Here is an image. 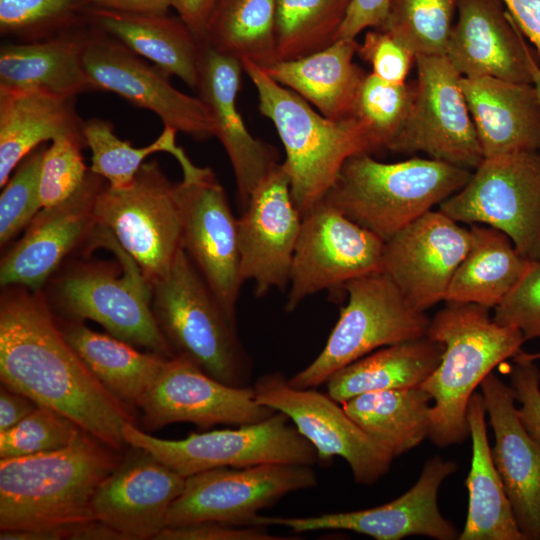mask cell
<instances>
[{
    "label": "cell",
    "instance_id": "obj_1",
    "mask_svg": "<svg viewBox=\"0 0 540 540\" xmlns=\"http://www.w3.org/2000/svg\"><path fill=\"white\" fill-rule=\"evenodd\" d=\"M0 380L121 451L133 407L116 398L65 339L41 291L1 287Z\"/></svg>",
    "mask_w": 540,
    "mask_h": 540
},
{
    "label": "cell",
    "instance_id": "obj_2",
    "mask_svg": "<svg viewBox=\"0 0 540 540\" xmlns=\"http://www.w3.org/2000/svg\"><path fill=\"white\" fill-rule=\"evenodd\" d=\"M122 457L82 429L62 449L0 459V531L61 530L71 539L95 520V492Z\"/></svg>",
    "mask_w": 540,
    "mask_h": 540
},
{
    "label": "cell",
    "instance_id": "obj_3",
    "mask_svg": "<svg viewBox=\"0 0 540 540\" xmlns=\"http://www.w3.org/2000/svg\"><path fill=\"white\" fill-rule=\"evenodd\" d=\"M488 307L447 302L437 312L427 335L444 345L438 367L421 385L431 396L429 437L440 447L469 435L468 404L475 389L501 362L515 357L526 341L516 328L497 323Z\"/></svg>",
    "mask_w": 540,
    "mask_h": 540
},
{
    "label": "cell",
    "instance_id": "obj_4",
    "mask_svg": "<svg viewBox=\"0 0 540 540\" xmlns=\"http://www.w3.org/2000/svg\"><path fill=\"white\" fill-rule=\"evenodd\" d=\"M98 229L94 246L109 249L119 265L99 260L64 263L41 291L49 307L58 317L93 320L116 338L173 358L152 312L151 283L112 233L103 226Z\"/></svg>",
    "mask_w": 540,
    "mask_h": 540
},
{
    "label": "cell",
    "instance_id": "obj_5",
    "mask_svg": "<svg viewBox=\"0 0 540 540\" xmlns=\"http://www.w3.org/2000/svg\"><path fill=\"white\" fill-rule=\"evenodd\" d=\"M241 63L257 91L260 113L273 123L284 147L282 164L303 217L324 200L348 158L374 151L369 134L355 116L329 119L261 67Z\"/></svg>",
    "mask_w": 540,
    "mask_h": 540
},
{
    "label": "cell",
    "instance_id": "obj_6",
    "mask_svg": "<svg viewBox=\"0 0 540 540\" xmlns=\"http://www.w3.org/2000/svg\"><path fill=\"white\" fill-rule=\"evenodd\" d=\"M469 169L431 158L380 162L351 156L324 201L384 242L468 182Z\"/></svg>",
    "mask_w": 540,
    "mask_h": 540
},
{
    "label": "cell",
    "instance_id": "obj_7",
    "mask_svg": "<svg viewBox=\"0 0 540 540\" xmlns=\"http://www.w3.org/2000/svg\"><path fill=\"white\" fill-rule=\"evenodd\" d=\"M151 308L175 356L215 379L248 386L252 361L234 325L183 247L170 270L151 283Z\"/></svg>",
    "mask_w": 540,
    "mask_h": 540
},
{
    "label": "cell",
    "instance_id": "obj_8",
    "mask_svg": "<svg viewBox=\"0 0 540 540\" xmlns=\"http://www.w3.org/2000/svg\"><path fill=\"white\" fill-rule=\"evenodd\" d=\"M345 307L320 354L288 379L295 388H316L337 370L385 346L427 334L430 318L415 308L382 272L344 285Z\"/></svg>",
    "mask_w": 540,
    "mask_h": 540
},
{
    "label": "cell",
    "instance_id": "obj_9",
    "mask_svg": "<svg viewBox=\"0 0 540 540\" xmlns=\"http://www.w3.org/2000/svg\"><path fill=\"white\" fill-rule=\"evenodd\" d=\"M128 446L142 448L185 478L203 471L243 468L267 463L312 466L318 463L313 445L281 412L236 429L191 433L178 440L161 439L125 424Z\"/></svg>",
    "mask_w": 540,
    "mask_h": 540
},
{
    "label": "cell",
    "instance_id": "obj_10",
    "mask_svg": "<svg viewBox=\"0 0 540 540\" xmlns=\"http://www.w3.org/2000/svg\"><path fill=\"white\" fill-rule=\"evenodd\" d=\"M439 210L500 230L522 256L540 261V151L484 158Z\"/></svg>",
    "mask_w": 540,
    "mask_h": 540
},
{
    "label": "cell",
    "instance_id": "obj_11",
    "mask_svg": "<svg viewBox=\"0 0 540 540\" xmlns=\"http://www.w3.org/2000/svg\"><path fill=\"white\" fill-rule=\"evenodd\" d=\"M95 212L150 283L168 273L182 248L181 221L175 184L156 160L143 163L126 187L107 183Z\"/></svg>",
    "mask_w": 540,
    "mask_h": 540
},
{
    "label": "cell",
    "instance_id": "obj_12",
    "mask_svg": "<svg viewBox=\"0 0 540 540\" xmlns=\"http://www.w3.org/2000/svg\"><path fill=\"white\" fill-rule=\"evenodd\" d=\"M417 83L408 117L387 149L423 152L466 169L484 159L461 88V75L445 56H415Z\"/></svg>",
    "mask_w": 540,
    "mask_h": 540
},
{
    "label": "cell",
    "instance_id": "obj_13",
    "mask_svg": "<svg viewBox=\"0 0 540 540\" xmlns=\"http://www.w3.org/2000/svg\"><path fill=\"white\" fill-rule=\"evenodd\" d=\"M317 483L308 465L267 463L203 471L186 477L182 493L168 511L166 527L200 522L253 525L259 510Z\"/></svg>",
    "mask_w": 540,
    "mask_h": 540
},
{
    "label": "cell",
    "instance_id": "obj_14",
    "mask_svg": "<svg viewBox=\"0 0 540 540\" xmlns=\"http://www.w3.org/2000/svg\"><path fill=\"white\" fill-rule=\"evenodd\" d=\"M384 241L324 200L302 217L285 310L323 290L381 272Z\"/></svg>",
    "mask_w": 540,
    "mask_h": 540
},
{
    "label": "cell",
    "instance_id": "obj_15",
    "mask_svg": "<svg viewBox=\"0 0 540 540\" xmlns=\"http://www.w3.org/2000/svg\"><path fill=\"white\" fill-rule=\"evenodd\" d=\"M182 247L229 320L237 326V303L244 282L237 219L223 186L210 168L175 184Z\"/></svg>",
    "mask_w": 540,
    "mask_h": 540
},
{
    "label": "cell",
    "instance_id": "obj_16",
    "mask_svg": "<svg viewBox=\"0 0 540 540\" xmlns=\"http://www.w3.org/2000/svg\"><path fill=\"white\" fill-rule=\"evenodd\" d=\"M257 401L285 414L315 448L318 463L342 457L354 480L371 485L394 459L346 413L340 403L315 388H295L280 372L261 376L252 386Z\"/></svg>",
    "mask_w": 540,
    "mask_h": 540
},
{
    "label": "cell",
    "instance_id": "obj_17",
    "mask_svg": "<svg viewBox=\"0 0 540 540\" xmlns=\"http://www.w3.org/2000/svg\"><path fill=\"white\" fill-rule=\"evenodd\" d=\"M88 24V23H87ZM83 61L97 90L113 92L156 114L164 126L197 140L215 136V121L199 98L176 89L169 75L88 24Z\"/></svg>",
    "mask_w": 540,
    "mask_h": 540
},
{
    "label": "cell",
    "instance_id": "obj_18",
    "mask_svg": "<svg viewBox=\"0 0 540 540\" xmlns=\"http://www.w3.org/2000/svg\"><path fill=\"white\" fill-rule=\"evenodd\" d=\"M137 407L146 430L178 422L203 429L218 424L241 426L276 412L257 401L253 387L225 384L181 356L166 361Z\"/></svg>",
    "mask_w": 540,
    "mask_h": 540
},
{
    "label": "cell",
    "instance_id": "obj_19",
    "mask_svg": "<svg viewBox=\"0 0 540 540\" xmlns=\"http://www.w3.org/2000/svg\"><path fill=\"white\" fill-rule=\"evenodd\" d=\"M106 185L105 179L89 170L73 195L42 208L22 237L3 255L1 287L16 285L42 291L69 256L83 247L89 251V242L98 226L96 201Z\"/></svg>",
    "mask_w": 540,
    "mask_h": 540
},
{
    "label": "cell",
    "instance_id": "obj_20",
    "mask_svg": "<svg viewBox=\"0 0 540 540\" xmlns=\"http://www.w3.org/2000/svg\"><path fill=\"white\" fill-rule=\"evenodd\" d=\"M456 470L455 462L435 456L426 462L414 486L389 503L365 510L313 517L258 515L253 525L284 526L295 533L348 530L377 540H399L415 535L437 540L458 539L456 528L441 515L437 504L441 484Z\"/></svg>",
    "mask_w": 540,
    "mask_h": 540
},
{
    "label": "cell",
    "instance_id": "obj_21",
    "mask_svg": "<svg viewBox=\"0 0 540 540\" xmlns=\"http://www.w3.org/2000/svg\"><path fill=\"white\" fill-rule=\"evenodd\" d=\"M301 225L288 173L279 163L252 191L237 219L241 275L254 282L257 297L289 285Z\"/></svg>",
    "mask_w": 540,
    "mask_h": 540
},
{
    "label": "cell",
    "instance_id": "obj_22",
    "mask_svg": "<svg viewBox=\"0 0 540 540\" xmlns=\"http://www.w3.org/2000/svg\"><path fill=\"white\" fill-rule=\"evenodd\" d=\"M470 244V230L442 211H428L384 242L382 269L417 309L445 301Z\"/></svg>",
    "mask_w": 540,
    "mask_h": 540
},
{
    "label": "cell",
    "instance_id": "obj_23",
    "mask_svg": "<svg viewBox=\"0 0 540 540\" xmlns=\"http://www.w3.org/2000/svg\"><path fill=\"white\" fill-rule=\"evenodd\" d=\"M130 448L98 486L93 515L126 540H155L166 527L168 511L186 478L148 451Z\"/></svg>",
    "mask_w": 540,
    "mask_h": 540
},
{
    "label": "cell",
    "instance_id": "obj_24",
    "mask_svg": "<svg viewBox=\"0 0 540 540\" xmlns=\"http://www.w3.org/2000/svg\"><path fill=\"white\" fill-rule=\"evenodd\" d=\"M445 57L462 77L532 83L531 53L501 0H460Z\"/></svg>",
    "mask_w": 540,
    "mask_h": 540
},
{
    "label": "cell",
    "instance_id": "obj_25",
    "mask_svg": "<svg viewBox=\"0 0 540 540\" xmlns=\"http://www.w3.org/2000/svg\"><path fill=\"white\" fill-rule=\"evenodd\" d=\"M242 63L202 41L198 97L209 107L218 138L230 160L240 207L244 209L259 182L279 163L276 149L255 138L237 108Z\"/></svg>",
    "mask_w": 540,
    "mask_h": 540
},
{
    "label": "cell",
    "instance_id": "obj_26",
    "mask_svg": "<svg viewBox=\"0 0 540 540\" xmlns=\"http://www.w3.org/2000/svg\"><path fill=\"white\" fill-rule=\"evenodd\" d=\"M494 432L492 458L525 539L540 540V442L522 423L510 385L492 372L480 384Z\"/></svg>",
    "mask_w": 540,
    "mask_h": 540
},
{
    "label": "cell",
    "instance_id": "obj_27",
    "mask_svg": "<svg viewBox=\"0 0 540 540\" xmlns=\"http://www.w3.org/2000/svg\"><path fill=\"white\" fill-rule=\"evenodd\" d=\"M483 157L540 151V103L532 83L461 77Z\"/></svg>",
    "mask_w": 540,
    "mask_h": 540
},
{
    "label": "cell",
    "instance_id": "obj_28",
    "mask_svg": "<svg viewBox=\"0 0 540 540\" xmlns=\"http://www.w3.org/2000/svg\"><path fill=\"white\" fill-rule=\"evenodd\" d=\"M88 24L51 38L5 42L0 47V88L36 89L64 98L96 91L83 61Z\"/></svg>",
    "mask_w": 540,
    "mask_h": 540
},
{
    "label": "cell",
    "instance_id": "obj_29",
    "mask_svg": "<svg viewBox=\"0 0 540 540\" xmlns=\"http://www.w3.org/2000/svg\"><path fill=\"white\" fill-rule=\"evenodd\" d=\"M86 22L197 90L202 41L178 17L89 6Z\"/></svg>",
    "mask_w": 540,
    "mask_h": 540
},
{
    "label": "cell",
    "instance_id": "obj_30",
    "mask_svg": "<svg viewBox=\"0 0 540 540\" xmlns=\"http://www.w3.org/2000/svg\"><path fill=\"white\" fill-rule=\"evenodd\" d=\"M76 98L36 89L0 88V186L43 142L59 137L84 140Z\"/></svg>",
    "mask_w": 540,
    "mask_h": 540
},
{
    "label": "cell",
    "instance_id": "obj_31",
    "mask_svg": "<svg viewBox=\"0 0 540 540\" xmlns=\"http://www.w3.org/2000/svg\"><path fill=\"white\" fill-rule=\"evenodd\" d=\"M357 48L356 39H338L321 51L295 60L278 61L264 70L323 116L342 120L353 116L366 74L353 62Z\"/></svg>",
    "mask_w": 540,
    "mask_h": 540
},
{
    "label": "cell",
    "instance_id": "obj_32",
    "mask_svg": "<svg viewBox=\"0 0 540 540\" xmlns=\"http://www.w3.org/2000/svg\"><path fill=\"white\" fill-rule=\"evenodd\" d=\"M486 406L482 393H474L467 420L472 438V461L465 481L468 513L460 540H526L496 469L486 430Z\"/></svg>",
    "mask_w": 540,
    "mask_h": 540
},
{
    "label": "cell",
    "instance_id": "obj_33",
    "mask_svg": "<svg viewBox=\"0 0 540 540\" xmlns=\"http://www.w3.org/2000/svg\"><path fill=\"white\" fill-rule=\"evenodd\" d=\"M444 345L427 334L379 348L334 372L327 394L340 404L361 394L421 386L440 364Z\"/></svg>",
    "mask_w": 540,
    "mask_h": 540
},
{
    "label": "cell",
    "instance_id": "obj_34",
    "mask_svg": "<svg viewBox=\"0 0 540 540\" xmlns=\"http://www.w3.org/2000/svg\"><path fill=\"white\" fill-rule=\"evenodd\" d=\"M55 317L65 339L95 377L131 407L137 406L169 359L140 352L130 343L90 329L84 321Z\"/></svg>",
    "mask_w": 540,
    "mask_h": 540
},
{
    "label": "cell",
    "instance_id": "obj_35",
    "mask_svg": "<svg viewBox=\"0 0 540 540\" xmlns=\"http://www.w3.org/2000/svg\"><path fill=\"white\" fill-rule=\"evenodd\" d=\"M468 251L449 284L445 301L495 308L518 284L531 261L510 238L487 225L472 224Z\"/></svg>",
    "mask_w": 540,
    "mask_h": 540
},
{
    "label": "cell",
    "instance_id": "obj_36",
    "mask_svg": "<svg viewBox=\"0 0 540 540\" xmlns=\"http://www.w3.org/2000/svg\"><path fill=\"white\" fill-rule=\"evenodd\" d=\"M430 394L417 386L369 392L342 406L346 413L393 458L429 437Z\"/></svg>",
    "mask_w": 540,
    "mask_h": 540
},
{
    "label": "cell",
    "instance_id": "obj_37",
    "mask_svg": "<svg viewBox=\"0 0 540 540\" xmlns=\"http://www.w3.org/2000/svg\"><path fill=\"white\" fill-rule=\"evenodd\" d=\"M277 0H218L203 41L217 51L267 69L278 62Z\"/></svg>",
    "mask_w": 540,
    "mask_h": 540
},
{
    "label": "cell",
    "instance_id": "obj_38",
    "mask_svg": "<svg viewBox=\"0 0 540 540\" xmlns=\"http://www.w3.org/2000/svg\"><path fill=\"white\" fill-rule=\"evenodd\" d=\"M177 131L164 126L161 134L149 145L134 147L130 141L119 138L110 121L90 118L83 123L85 144L91 150L89 170L105 179L113 188L130 185L145 159L157 152L172 154L180 163L182 171L191 168L184 150L176 144Z\"/></svg>",
    "mask_w": 540,
    "mask_h": 540
},
{
    "label": "cell",
    "instance_id": "obj_39",
    "mask_svg": "<svg viewBox=\"0 0 540 540\" xmlns=\"http://www.w3.org/2000/svg\"><path fill=\"white\" fill-rule=\"evenodd\" d=\"M348 3L349 0H277L278 61L316 53L337 41Z\"/></svg>",
    "mask_w": 540,
    "mask_h": 540
},
{
    "label": "cell",
    "instance_id": "obj_40",
    "mask_svg": "<svg viewBox=\"0 0 540 540\" xmlns=\"http://www.w3.org/2000/svg\"><path fill=\"white\" fill-rule=\"evenodd\" d=\"M460 0H391L381 29L415 56H445Z\"/></svg>",
    "mask_w": 540,
    "mask_h": 540
},
{
    "label": "cell",
    "instance_id": "obj_41",
    "mask_svg": "<svg viewBox=\"0 0 540 540\" xmlns=\"http://www.w3.org/2000/svg\"><path fill=\"white\" fill-rule=\"evenodd\" d=\"M88 0H0V34L13 42L39 41L86 22Z\"/></svg>",
    "mask_w": 540,
    "mask_h": 540
},
{
    "label": "cell",
    "instance_id": "obj_42",
    "mask_svg": "<svg viewBox=\"0 0 540 540\" xmlns=\"http://www.w3.org/2000/svg\"><path fill=\"white\" fill-rule=\"evenodd\" d=\"M414 86L390 83L372 72L365 74L353 116L366 128L374 151L388 148L402 129L413 102Z\"/></svg>",
    "mask_w": 540,
    "mask_h": 540
},
{
    "label": "cell",
    "instance_id": "obj_43",
    "mask_svg": "<svg viewBox=\"0 0 540 540\" xmlns=\"http://www.w3.org/2000/svg\"><path fill=\"white\" fill-rule=\"evenodd\" d=\"M81 430L78 424L65 415L38 405L15 426L0 432V459L62 449Z\"/></svg>",
    "mask_w": 540,
    "mask_h": 540
},
{
    "label": "cell",
    "instance_id": "obj_44",
    "mask_svg": "<svg viewBox=\"0 0 540 540\" xmlns=\"http://www.w3.org/2000/svg\"><path fill=\"white\" fill-rule=\"evenodd\" d=\"M46 147L39 146L16 167L0 196V244L5 246L42 209L40 173Z\"/></svg>",
    "mask_w": 540,
    "mask_h": 540
},
{
    "label": "cell",
    "instance_id": "obj_45",
    "mask_svg": "<svg viewBox=\"0 0 540 540\" xmlns=\"http://www.w3.org/2000/svg\"><path fill=\"white\" fill-rule=\"evenodd\" d=\"M83 146V140L59 137L46 147L40 173L42 208L63 202L84 182L89 168L81 153Z\"/></svg>",
    "mask_w": 540,
    "mask_h": 540
},
{
    "label": "cell",
    "instance_id": "obj_46",
    "mask_svg": "<svg viewBox=\"0 0 540 540\" xmlns=\"http://www.w3.org/2000/svg\"><path fill=\"white\" fill-rule=\"evenodd\" d=\"M494 310L497 323L518 329L526 341L540 338V261H531L518 284Z\"/></svg>",
    "mask_w": 540,
    "mask_h": 540
},
{
    "label": "cell",
    "instance_id": "obj_47",
    "mask_svg": "<svg viewBox=\"0 0 540 540\" xmlns=\"http://www.w3.org/2000/svg\"><path fill=\"white\" fill-rule=\"evenodd\" d=\"M357 54L371 66L374 75L396 84L406 82L415 61V55L404 44L381 28L365 34L362 43H358Z\"/></svg>",
    "mask_w": 540,
    "mask_h": 540
},
{
    "label": "cell",
    "instance_id": "obj_48",
    "mask_svg": "<svg viewBox=\"0 0 540 540\" xmlns=\"http://www.w3.org/2000/svg\"><path fill=\"white\" fill-rule=\"evenodd\" d=\"M513 360L510 386L520 403L518 414L528 432L540 442V369L534 361L519 356Z\"/></svg>",
    "mask_w": 540,
    "mask_h": 540
},
{
    "label": "cell",
    "instance_id": "obj_49",
    "mask_svg": "<svg viewBox=\"0 0 540 540\" xmlns=\"http://www.w3.org/2000/svg\"><path fill=\"white\" fill-rule=\"evenodd\" d=\"M292 540L270 533L266 526L200 522L164 528L155 540Z\"/></svg>",
    "mask_w": 540,
    "mask_h": 540
},
{
    "label": "cell",
    "instance_id": "obj_50",
    "mask_svg": "<svg viewBox=\"0 0 540 540\" xmlns=\"http://www.w3.org/2000/svg\"><path fill=\"white\" fill-rule=\"evenodd\" d=\"M391 0H349L338 39H356L367 28H380L388 15Z\"/></svg>",
    "mask_w": 540,
    "mask_h": 540
},
{
    "label": "cell",
    "instance_id": "obj_51",
    "mask_svg": "<svg viewBox=\"0 0 540 540\" xmlns=\"http://www.w3.org/2000/svg\"><path fill=\"white\" fill-rule=\"evenodd\" d=\"M525 38L540 56V0H501Z\"/></svg>",
    "mask_w": 540,
    "mask_h": 540
},
{
    "label": "cell",
    "instance_id": "obj_52",
    "mask_svg": "<svg viewBox=\"0 0 540 540\" xmlns=\"http://www.w3.org/2000/svg\"><path fill=\"white\" fill-rule=\"evenodd\" d=\"M37 406L38 405L26 395L1 384L0 432L15 426Z\"/></svg>",
    "mask_w": 540,
    "mask_h": 540
},
{
    "label": "cell",
    "instance_id": "obj_53",
    "mask_svg": "<svg viewBox=\"0 0 540 540\" xmlns=\"http://www.w3.org/2000/svg\"><path fill=\"white\" fill-rule=\"evenodd\" d=\"M218 0H172V8L194 35L203 41L211 13Z\"/></svg>",
    "mask_w": 540,
    "mask_h": 540
},
{
    "label": "cell",
    "instance_id": "obj_54",
    "mask_svg": "<svg viewBox=\"0 0 540 540\" xmlns=\"http://www.w3.org/2000/svg\"><path fill=\"white\" fill-rule=\"evenodd\" d=\"M89 6L136 14H167L172 0H88Z\"/></svg>",
    "mask_w": 540,
    "mask_h": 540
},
{
    "label": "cell",
    "instance_id": "obj_55",
    "mask_svg": "<svg viewBox=\"0 0 540 540\" xmlns=\"http://www.w3.org/2000/svg\"><path fill=\"white\" fill-rule=\"evenodd\" d=\"M531 76H532V84L534 85L536 89L539 103H540V67L535 61V59L533 60L531 64Z\"/></svg>",
    "mask_w": 540,
    "mask_h": 540
},
{
    "label": "cell",
    "instance_id": "obj_56",
    "mask_svg": "<svg viewBox=\"0 0 540 540\" xmlns=\"http://www.w3.org/2000/svg\"><path fill=\"white\" fill-rule=\"evenodd\" d=\"M518 356L521 357V358H524V359L535 362L536 360L540 359V351L536 352V353H526V352L521 351L518 354Z\"/></svg>",
    "mask_w": 540,
    "mask_h": 540
}]
</instances>
